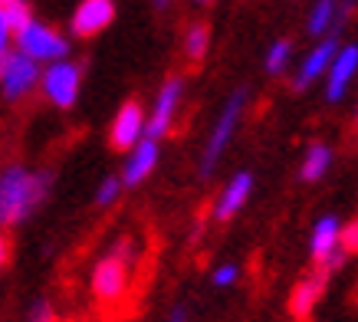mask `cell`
<instances>
[{
	"label": "cell",
	"mask_w": 358,
	"mask_h": 322,
	"mask_svg": "<svg viewBox=\"0 0 358 322\" xmlns=\"http://www.w3.org/2000/svg\"><path fill=\"white\" fill-rule=\"evenodd\" d=\"M56 174L50 168H27L23 161H10L0 168V230L30 220L53 191Z\"/></svg>",
	"instance_id": "6da1fadb"
},
{
	"label": "cell",
	"mask_w": 358,
	"mask_h": 322,
	"mask_svg": "<svg viewBox=\"0 0 358 322\" xmlns=\"http://www.w3.org/2000/svg\"><path fill=\"white\" fill-rule=\"evenodd\" d=\"M138 267V240L135 237H119L92 267V296L102 306H115L119 300H125V293L131 286V273Z\"/></svg>",
	"instance_id": "7a4b0ae2"
},
{
	"label": "cell",
	"mask_w": 358,
	"mask_h": 322,
	"mask_svg": "<svg viewBox=\"0 0 358 322\" xmlns=\"http://www.w3.org/2000/svg\"><path fill=\"white\" fill-rule=\"evenodd\" d=\"M250 106V89L240 86L234 89L227 99H224V106H220L217 118H214V125H210V132H207V141H204V151H201V158H197V178H210V174L217 172L220 158L227 155L230 141H234V135H237L240 122H243V112H247Z\"/></svg>",
	"instance_id": "3957f363"
},
{
	"label": "cell",
	"mask_w": 358,
	"mask_h": 322,
	"mask_svg": "<svg viewBox=\"0 0 358 322\" xmlns=\"http://www.w3.org/2000/svg\"><path fill=\"white\" fill-rule=\"evenodd\" d=\"M83 76H86V66L79 59H56V63H46L40 69V92L53 108L59 112H69L76 108L79 92H83Z\"/></svg>",
	"instance_id": "277c9868"
},
{
	"label": "cell",
	"mask_w": 358,
	"mask_h": 322,
	"mask_svg": "<svg viewBox=\"0 0 358 322\" xmlns=\"http://www.w3.org/2000/svg\"><path fill=\"white\" fill-rule=\"evenodd\" d=\"M13 50H20L23 56H30L33 63L46 66V63H56V59H69L73 40H69L66 33H59L56 27H50V23L33 17L23 30L13 33Z\"/></svg>",
	"instance_id": "5b68a950"
},
{
	"label": "cell",
	"mask_w": 358,
	"mask_h": 322,
	"mask_svg": "<svg viewBox=\"0 0 358 322\" xmlns=\"http://www.w3.org/2000/svg\"><path fill=\"white\" fill-rule=\"evenodd\" d=\"M185 92H187V79L181 73H171L158 86V96H155L152 108L145 112V139L162 141L171 135L174 122H178V112L185 106Z\"/></svg>",
	"instance_id": "8992f818"
},
{
	"label": "cell",
	"mask_w": 358,
	"mask_h": 322,
	"mask_svg": "<svg viewBox=\"0 0 358 322\" xmlns=\"http://www.w3.org/2000/svg\"><path fill=\"white\" fill-rule=\"evenodd\" d=\"M40 69L43 66L33 63L30 56H23L20 50L0 56V96L3 102H23V99L40 89Z\"/></svg>",
	"instance_id": "52a82bcc"
},
{
	"label": "cell",
	"mask_w": 358,
	"mask_h": 322,
	"mask_svg": "<svg viewBox=\"0 0 358 322\" xmlns=\"http://www.w3.org/2000/svg\"><path fill=\"white\" fill-rule=\"evenodd\" d=\"M309 260H313L319 270H326L329 276L345 267L348 253L342 250V220H338L336 214H322L313 224V234H309Z\"/></svg>",
	"instance_id": "ba28073f"
},
{
	"label": "cell",
	"mask_w": 358,
	"mask_h": 322,
	"mask_svg": "<svg viewBox=\"0 0 358 322\" xmlns=\"http://www.w3.org/2000/svg\"><path fill=\"white\" fill-rule=\"evenodd\" d=\"M141 139H145V106H141L138 99H125L109 122V148L125 155Z\"/></svg>",
	"instance_id": "9c48e42d"
},
{
	"label": "cell",
	"mask_w": 358,
	"mask_h": 322,
	"mask_svg": "<svg viewBox=\"0 0 358 322\" xmlns=\"http://www.w3.org/2000/svg\"><path fill=\"white\" fill-rule=\"evenodd\" d=\"M338 46H342L338 33H329L322 40H315V46L299 59V66H296V76H293L296 92H306V89L315 86V83L329 73V63H332V56L338 53Z\"/></svg>",
	"instance_id": "30bf717a"
},
{
	"label": "cell",
	"mask_w": 358,
	"mask_h": 322,
	"mask_svg": "<svg viewBox=\"0 0 358 322\" xmlns=\"http://www.w3.org/2000/svg\"><path fill=\"white\" fill-rule=\"evenodd\" d=\"M355 76H358V43H342L338 53L332 56V63H329V73L322 76L329 106H338V102L348 96Z\"/></svg>",
	"instance_id": "8fae6325"
},
{
	"label": "cell",
	"mask_w": 358,
	"mask_h": 322,
	"mask_svg": "<svg viewBox=\"0 0 358 322\" xmlns=\"http://www.w3.org/2000/svg\"><path fill=\"white\" fill-rule=\"evenodd\" d=\"M112 20H115V0H79L69 17V33L76 40H92L109 30Z\"/></svg>",
	"instance_id": "7c38bea8"
},
{
	"label": "cell",
	"mask_w": 358,
	"mask_h": 322,
	"mask_svg": "<svg viewBox=\"0 0 358 322\" xmlns=\"http://www.w3.org/2000/svg\"><path fill=\"white\" fill-rule=\"evenodd\" d=\"M158 164H162V141L141 139L131 151H125V164H122V174H119L122 188H125V191H131V188L145 184L155 174V168H158Z\"/></svg>",
	"instance_id": "4fadbf2b"
},
{
	"label": "cell",
	"mask_w": 358,
	"mask_h": 322,
	"mask_svg": "<svg viewBox=\"0 0 358 322\" xmlns=\"http://www.w3.org/2000/svg\"><path fill=\"white\" fill-rule=\"evenodd\" d=\"M257 191V178L253 172H237L214 197V220L217 224H227L234 217H240V211L250 204V197Z\"/></svg>",
	"instance_id": "5bb4252c"
},
{
	"label": "cell",
	"mask_w": 358,
	"mask_h": 322,
	"mask_svg": "<svg viewBox=\"0 0 358 322\" xmlns=\"http://www.w3.org/2000/svg\"><path fill=\"white\" fill-rule=\"evenodd\" d=\"M326 286H329V273L326 270H309L303 279H296L293 293H289V316L299 322H309L313 319L315 306H319V300L326 296Z\"/></svg>",
	"instance_id": "9a60e30c"
},
{
	"label": "cell",
	"mask_w": 358,
	"mask_h": 322,
	"mask_svg": "<svg viewBox=\"0 0 358 322\" xmlns=\"http://www.w3.org/2000/svg\"><path fill=\"white\" fill-rule=\"evenodd\" d=\"M348 17H352V0H315L306 17V33L313 40H322L329 33H342Z\"/></svg>",
	"instance_id": "2e32d148"
},
{
	"label": "cell",
	"mask_w": 358,
	"mask_h": 322,
	"mask_svg": "<svg viewBox=\"0 0 358 322\" xmlns=\"http://www.w3.org/2000/svg\"><path fill=\"white\" fill-rule=\"evenodd\" d=\"M332 161H336V151H332L329 141H313V145H306L303 161H299V181L303 184H319L329 174Z\"/></svg>",
	"instance_id": "e0dca14e"
},
{
	"label": "cell",
	"mask_w": 358,
	"mask_h": 322,
	"mask_svg": "<svg viewBox=\"0 0 358 322\" xmlns=\"http://www.w3.org/2000/svg\"><path fill=\"white\" fill-rule=\"evenodd\" d=\"M181 50H185V59L191 63H204L207 53H210V27L207 23H187L185 36H181Z\"/></svg>",
	"instance_id": "ac0fdd59"
},
{
	"label": "cell",
	"mask_w": 358,
	"mask_h": 322,
	"mask_svg": "<svg viewBox=\"0 0 358 322\" xmlns=\"http://www.w3.org/2000/svg\"><path fill=\"white\" fill-rule=\"evenodd\" d=\"M293 63V40L289 36H280L266 46V56H263V69L266 76H282Z\"/></svg>",
	"instance_id": "d6986e66"
},
{
	"label": "cell",
	"mask_w": 358,
	"mask_h": 322,
	"mask_svg": "<svg viewBox=\"0 0 358 322\" xmlns=\"http://www.w3.org/2000/svg\"><path fill=\"white\" fill-rule=\"evenodd\" d=\"M122 178L119 174H106L102 181H99L96 188V207H102V211H109V207H115V201L122 197Z\"/></svg>",
	"instance_id": "ffe728a7"
},
{
	"label": "cell",
	"mask_w": 358,
	"mask_h": 322,
	"mask_svg": "<svg viewBox=\"0 0 358 322\" xmlns=\"http://www.w3.org/2000/svg\"><path fill=\"white\" fill-rule=\"evenodd\" d=\"M240 273H243V270H240V263H217V267L210 270V283H214V286H217V290H230V286H234V283H240Z\"/></svg>",
	"instance_id": "44dd1931"
},
{
	"label": "cell",
	"mask_w": 358,
	"mask_h": 322,
	"mask_svg": "<svg viewBox=\"0 0 358 322\" xmlns=\"http://www.w3.org/2000/svg\"><path fill=\"white\" fill-rule=\"evenodd\" d=\"M3 13H7V23L13 27V33L23 30L27 23L33 20V7H30V0H13L10 7H3Z\"/></svg>",
	"instance_id": "7402d4cb"
},
{
	"label": "cell",
	"mask_w": 358,
	"mask_h": 322,
	"mask_svg": "<svg viewBox=\"0 0 358 322\" xmlns=\"http://www.w3.org/2000/svg\"><path fill=\"white\" fill-rule=\"evenodd\" d=\"M27 322H59V316H56V306L46 296H40V300L30 306V312H27Z\"/></svg>",
	"instance_id": "603a6c76"
},
{
	"label": "cell",
	"mask_w": 358,
	"mask_h": 322,
	"mask_svg": "<svg viewBox=\"0 0 358 322\" xmlns=\"http://www.w3.org/2000/svg\"><path fill=\"white\" fill-rule=\"evenodd\" d=\"M342 250H345L348 257L358 253V217L348 220V224H342Z\"/></svg>",
	"instance_id": "cb8c5ba5"
},
{
	"label": "cell",
	"mask_w": 358,
	"mask_h": 322,
	"mask_svg": "<svg viewBox=\"0 0 358 322\" xmlns=\"http://www.w3.org/2000/svg\"><path fill=\"white\" fill-rule=\"evenodd\" d=\"M10 50H13V27L7 23V13L0 7V56L10 53Z\"/></svg>",
	"instance_id": "d4e9b609"
},
{
	"label": "cell",
	"mask_w": 358,
	"mask_h": 322,
	"mask_svg": "<svg viewBox=\"0 0 358 322\" xmlns=\"http://www.w3.org/2000/svg\"><path fill=\"white\" fill-rule=\"evenodd\" d=\"M164 322H191V312H187L185 302H178V306H171V312L164 316Z\"/></svg>",
	"instance_id": "484cf974"
},
{
	"label": "cell",
	"mask_w": 358,
	"mask_h": 322,
	"mask_svg": "<svg viewBox=\"0 0 358 322\" xmlns=\"http://www.w3.org/2000/svg\"><path fill=\"white\" fill-rule=\"evenodd\" d=\"M7 260H10V240L0 230V276H3V270H7Z\"/></svg>",
	"instance_id": "4316f807"
},
{
	"label": "cell",
	"mask_w": 358,
	"mask_h": 322,
	"mask_svg": "<svg viewBox=\"0 0 358 322\" xmlns=\"http://www.w3.org/2000/svg\"><path fill=\"white\" fill-rule=\"evenodd\" d=\"M155 4V10H168V7H171V0H152Z\"/></svg>",
	"instance_id": "83f0119b"
},
{
	"label": "cell",
	"mask_w": 358,
	"mask_h": 322,
	"mask_svg": "<svg viewBox=\"0 0 358 322\" xmlns=\"http://www.w3.org/2000/svg\"><path fill=\"white\" fill-rule=\"evenodd\" d=\"M191 4H197V7H210L214 0H191Z\"/></svg>",
	"instance_id": "f1b7e54d"
},
{
	"label": "cell",
	"mask_w": 358,
	"mask_h": 322,
	"mask_svg": "<svg viewBox=\"0 0 358 322\" xmlns=\"http://www.w3.org/2000/svg\"><path fill=\"white\" fill-rule=\"evenodd\" d=\"M10 4H13V0H0V7H10Z\"/></svg>",
	"instance_id": "f546056e"
},
{
	"label": "cell",
	"mask_w": 358,
	"mask_h": 322,
	"mask_svg": "<svg viewBox=\"0 0 358 322\" xmlns=\"http://www.w3.org/2000/svg\"><path fill=\"white\" fill-rule=\"evenodd\" d=\"M355 132H358V106H355Z\"/></svg>",
	"instance_id": "4dcf8cb0"
},
{
	"label": "cell",
	"mask_w": 358,
	"mask_h": 322,
	"mask_svg": "<svg viewBox=\"0 0 358 322\" xmlns=\"http://www.w3.org/2000/svg\"><path fill=\"white\" fill-rule=\"evenodd\" d=\"M309 322H315V319H309Z\"/></svg>",
	"instance_id": "1f68e13d"
}]
</instances>
